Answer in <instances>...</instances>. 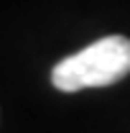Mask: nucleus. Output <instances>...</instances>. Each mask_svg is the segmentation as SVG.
<instances>
[{"label": "nucleus", "mask_w": 130, "mask_h": 133, "mask_svg": "<svg viewBox=\"0 0 130 133\" xmlns=\"http://www.w3.org/2000/svg\"><path fill=\"white\" fill-rule=\"evenodd\" d=\"M130 74V38L105 36L87 49L61 59L51 72V82L61 92L84 87H107Z\"/></svg>", "instance_id": "nucleus-1"}]
</instances>
